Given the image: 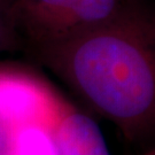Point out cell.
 <instances>
[{
	"label": "cell",
	"instance_id": "cell-1",
	"mask_svg": "<svg viewBox=\"0 0 155 155\" xmlns=\"http://www.w3.org/2000/svg\"><path fill=\"white\" fill-rule=\"evenodd\" d=\"M36 56L130 141L155 133V9L127 0L109 20Z\"/></svg>",
	"mask_w": 155,
	"mask_h": 155
},
{
	"label": "cell",
	"instance_id": "cell-2",
	"mask_svg": "<svg viewBox=\"0 0 155 155\" xmlns=\"http://www.w3.org/2000/svg\"><path fill=\"white\" fill-rule=\"evenodd\" d=\"M127 0H15L17 40L35 55L109 20Z\"/></svg>",
	"mask_w": 155,
	"mask_h": 155
},
{
	"label": "cell",
	"instance_id": "cell-3",
	"mask_svg": "<svg viewBox=\"0 0 155 155\" xmlns=\"http://www.w3.org/2000/svg\"><path fill=\"white\" fill-rule=\"evenodd\" d=\"M54 138L60 155H110L98 124L69 104L56 124Z\"/></svg>",
	"mask_w": 155,
	"mask_h": 155
},
{
	"label": "cell",
	"instance_id": "cell-4",
	"mask_svg": "<svg viewBox=\"0 0 155 155\" xmlns=\"http://www.w3.org/2000/svg\"><path fill=\"white\" fill-rule=\"evenodd\" d=\"M59 121H31L18 127L14 155H60L54 138Z\"/></svg>",
	"mask_w": 155,
	"mask_h": 155
},
{
	"label": "cell",
	"instance_id": "cell-5",
	"mask_svg": "<svg viewBox=\"0 0 155 155\" xmlns=\"http://www.w3.org/2000/svg\"><path fill=\"white\" fill-rule=\"evenodd\" d=\"M15 0H0V52L18 41L14 14Z\"/></svg>",
	"mask_w": 155,
	"mask_h": 155
},
{
	"label": "cell",
	"instance_id": "cell-6",
	"mask_svg": "<svg viewBox=\"0 0 155 155\" xmlns=\"http://www.w3.org/2000/svg\"><path fill=\"white\" fill-rule=\"evenodd\" d=\"M145 155H155V150H152V152H148L147 154H145Z\"/></svg>",
	"mask_w": 155,
	"mask_h": 155
}]
</instances>
